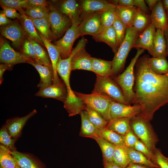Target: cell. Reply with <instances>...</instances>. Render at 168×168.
<instances>
[{
	"instance_id": "1",
	"label": "cell",
	"mask_w": 168,
	"mask_h": 168,
	"mask_svg": "<svg viewBox=\"0 0 168 168\" xmlns=\"http://www.w3.org/2000/svg\"><path fill=\"white\" fill-rule=\"evenodd\" d=\"M148 56L138 58L135 65L132 104L140 107L138 115L150 121L156 111L168 103V73L153 72L148 64Z\"/></svg>"
},
{
	"instance_id": "2",
	"label": "cell",
	"mask_w": 168,
	"mask_h": 168,
	"mask_svg": "<svg viewBox=\"0 0 168 168\" xmlns=\"http://www.w3.org/2000/svg\"><path fill=\"white\" fill-rule=\"evenodd\" d=\"M130 125L138 139L154 153L159 139L150 121L136 115L131 118Z\"/></svg>"
},
{
	"instance_id": "3",
	"label": "cell",
	"mask_w": 168,
	"mask_h": 168,
	"mask_svg": "<svg viewBox=\"0 0 168 168\" xmlns=\"http://www.w3.org/2000/svg\"><path fill=\"white\" fill-rule=\"evenodd\" d=\"M145 50L138 49L134 57L124 71L114 78L121 88L125 100L128 105L132 104L134 97L133 86L135 80L134 67L139 56Z\"/></svg>"
},
{
	"instance_id": "4",
	"label": "cell",
	"mask_w": 168,
	"mask_h": 168,
	"mask_svg": "<svg viewBox=\"0 0 168 168\" xmlns=\"http://www.w3.org/2000/svg\"><path fill=\"white\" fill-rule=\"evenodd\" d=\"M140 33L132 27L127 28L125 38L111 61V77H115L124 68L128 55Z\"/></svg>"
},
{
	"instance_id": "5",
	"label": "cell",
	"mask_w": 168,
	"mask_h": 168,
	"mask_svg": "<svg viewBox=\"0 0 168 168\" xmlns=\"http://www.w3.org/2000/svg\"><path fill=\"white\" fill-rule=\"evenodd\" d=\"M75 95L81 99L85 105L100 113L108 123L110 121L111 101L109 97L101 94L91 93L85 94L74 91Z\"/></svg>"
},
{
	"instance_id": "6",
	"label": "cell",
	"mask_w": 168,
	"mask_h": 168,
	"mask_svg": "<svg viewBox=\"0 0 168 168\" xmlns=\"http://www.w3.org/2000/svg\"><path fill=\"white\" fill-rule=\"evenodd\" d=\"M91 93L106 96L116 102L128 105L119 85L110 77L96 75L94 87Z\"/></svg>"
},
{
	"instance_id": "7",
	"label": "cell",
	"mask_w": 168,
	"mask_h": 168,
	"mask_svg": "<svg viewBox=\"0 0 168 168\" xmlns=\"http://www.w3.org/2000/svg\"><path fill=\"white\" fill-rule=\"evenodd\" d=\"M87 41L82 37L78 42L76 47L72 49L71 55L66 59H62L60 57L57 64L56 69L58 74L62 78L66 87L68 92L67 98L75 99L77 96L72 90L70 84V77L72 58L74 54L81 49L85 47Z\"/></svg>"
},
{
	"instance_id": "8",
	"label": "cell",
	"mask_w": 168,
	"mask_h": 168,
	"mask_svg": "<svg viewBox=\"0 0 168 168\" xmlns=\"http://www.w3.org/2000/svg\"><path fill=\"white\" fill-rule=\"evenodd\" d=\"M49 2L50 12L49 17L51 29L56 40L71 27L72 22L68 17L58 11L52 3Z\"/></svg>"
},
{
	"instance_id": "9",
	"label": "cell",
	"mask_w": 168,
	"mask_h": 168,
	"mask_svg": "<svg viewBox=\"0 0 168 168\" xmlns=\"http://www.w3.org/2000/svg\"><path fill=\"white\" fill-rule=\"evenodd\" d=\"M78 26L77 24H72L63 38L54 43V44L58 48L60 57L62 59H66L71 55L74 42L80 36L78 31Z\"/></svg>"
},
{
	"instance_id": "10",
	"label": "cell",
	"mask_w": 168,
	"mask_h": 168,
	"mask_svg": "<svg viewBox=\"0 0 168 168\" xmlns=\"http://www.w3.org/2000/svg\"><path fill=\"white\" fill-rule=\"evenodd\" d=\"M20 52L14 50L10 44L2 38H0V62L1 63L9 64L12 66L15 64L33 62Z\"/></svg>"
},
{
	"instance_id": "11",
	"label": "cell",
	"mask_w": 168,
	"mask_h": 168,
	"mask_svg": "<svg viewBox=\"0 0 168 168\" xmlns=\"http://www.w3.org/2000/svg\"><path fill=\"white\" fill-rule=\"evenodd\" d=\"M81 21L84 18L97 12L115 8L116 6L108 0H78Z\"/></svg>"
},
{
	"instance_id": "12",
	"label": "cell",
	"mask_w": 168,
	"mask_h": 168,
	"mask_svg": "<svg viewBox=\"0 0 168 168\" xmlns=\"http://www.w3.org/2000/svg\"><path fill=\"white\" fill-rule=\"evenodd\" d=\"M37 87L39 89L35 94L36 96L53 98L63 102L68 96L67 90L62 81L57 83L50 85L40 82Z\"/></svg>"
},
{
	"instance_id": "13",
	"label": "cell",
	"mask_w": 168,
	"mask_h": 168,
	"mask_svg": "<svg viewBox=\"0 0 168 168\" xmlns=\"http://www.w3.org/2000/svg\"><path fill=\"white\" fill-rule=\"evenodd\" d=\"M1 34L9 39L15 48L21 49L23 42L26 37V33L17 21H12L0 27Z\"/></svg>"
},
{
	"instance_id": "14",
	"label": "cell",
	"mask_w": 168,
	"mask_h": 168,
	"mask_svg": "<svg viewBox=\"0 0 168 168\" xmlns=\"http://www.w3.org/2000/svg\"><path fill=\"white\" fill-rule=\"evenodd\" d=\"M52 3L59 12L71 20L72 24L77 25L81 22L78 0H63L54 1Z\"/></svg>"
},
{
	"instance_id": "15",
	"label": "cell",
	"mask_w": 168,
	"mask_h": 168,
	"mask_svg": "<svg viewBox=\"0 0 168 168\" xmlns=\"http://www.w3.org/2000/svg\"><path fill=\"white\" fill-rule=\"evenodd\" d=\"M99 12L91 15L81 21L78 26L80 36L90 35L93 37L100 33L101 24Z\"/></svg>"
},
{
	"instance_id": "16",
	"label": "cell",
	"mask_w": 168,
	"mask_h": 168,
	"mask_svg": "<svg viewBox=\"0 0 168 168\" xmlns=\"http://www.w3.org/2000/svg\"><path fill=\"white\" fill-rule=\"evenodd\" d=\"M156 30L155 26L151 22L144 31L140 34L133 44V48L147 50L148 53L152 56L153 41Z\"/></svg>"
},
{
	"instance_id": "17",
	"label": "cell",
	"mask_w": 168,
	"mask_h": 168,
	"mask_svg": "<svg viewBox=\"0 0 168 168\" xmlns=\"http://www.w3.org/2000/svg\"><path fill=\"white\" fill-rule=\"evenodd\" d=\"M140 111L138 105H127L112 100L111 101V120L120 117H131L138 115Z\"/></svg>"
},
{
	"instance_id": "18",
	"label": "cell",
	"mask_w": 168,
	"mask_h": 168,
	"mask_svg": "<svg viewBox=\"0 0 168 168\" xmlns=\"http://www.w3.org/2000/svg\"><path fill=\"white\" fill-rule=\"evenodd\" d=\"M37 113L34 109L27 115L21 117H15L7 119L5 124L11 137L16 139L27 121Z\"/></svg>"
},
{
	"instance_id": "19",
	"label": "cell",
	"mask_w": 168,
	"mask_h": 168,
	"mask_svg": "<svg viewBox=\"0 0 168 168\" xmlns=\"http://www.w3.org/2000/svg\"><path fill=\"white\" fill-rule=\"evenodd\" d=\"M85 48L81 49L73 55L71 63L72 71L81 69L92 71L93 57L86 51Z\"/></svg>"
},
{
	"instance_id": "20",
	"label": "cell",
	"mask_w": 168,
	"mask_h": 168,
	"mask_svg": "<svg viewBox=\"0 0 168 168\" xmlns=\"http://www.w3.org/2000/svg\"><path fill=\"white\" fill-rule=\"evenodd\" d=\"M151 12L152 22L156 29H160L164 31L168 27V13L166 11L161 0H159Z\"/></svg>"
},
{
	"instance_id": "21",
	"label": "cell",
	"mask_w": 168,
	"mask_h": 168,
	"mask_svg": "<svg viewBox=\"0 0 168 168\" xmlns=\"http://www.w3.org/2000/svg\"><path fill=\"white\" fill-rule=\"evenodd\" d=\"M38 32L43 42L44 46L47 49L51 62L54 73L53 83H59L61 80L58 77L57 71L56 67L60 56V51L55 45L52 43L51 42L47 40L39 32Z\"/></svg>"
},
{
	"instance_id": "22",
	"label": "cell",
	"mask_w": 168,
	"mask_h": 168,
	"mask_svg": "<svg viewBox=\"0 0 168 168\" xmlns=\"http://www.w3.org/2000/svg\"><path fill=\"white\" fill-rule=\"evenodd\" d=\"M93 38L97 41L103 42L108 44L114 54L119 49L116 33L113 26L103 30Z\"/></svg>"
},
{
	"instance_id": "23",
	"label": "cell",
	"mask_w": 168,
	"mask_h": 168,
	"mask_svg": "<svg viewBox=\"0 0 168 168\" xmlns=\"http://www.w3.org/2000/svg\"><path fill=\"white\" fill-rule=\"evenodd\" d=\"M81 119V128L79 135L82 137L94 139L98 137V130L90 121L87 112L84 110L80 114Z\"/></svg>"
},
{
	"instance_id": "24",
	"label": "cell",
	"mask_w": 168,
	"mask_h": 168,
	"mask_svg": "<svg viewBox=\"0 0 168 168\" xmlns=\"http://www.w3.org/2000/svg\"><path fill=\"white\" fill-rule=\"evenodd\" d=\"M18 11L21 15V19L20 20L21 26L26 34L36 40L43 46H44L43 42L36 30L33 21L26 15L24 10L21 9Z\"/></svg>"
},
{
	"instance_id": "25",
	"label": "cell",
	"mask_w": 168,
	"mask_h": 168,
	"mask_svg": "<svg viewBox=\"0 0 168 168\" xmlns=\"http://www.w3.org/2000/svg\"><path fill=\"white\" fill-rule=\"evenodd\" d=\"M136 10L137 7H135L117 6L115 8L116 16L127 28L132 27L133 21Z\"/></svg>"
},
{
	"instance_id": "26",
	"label": "cell",
	"mask_w": 168,
	"mask_h": 168,
	"mask_svg": "<svg viewBox=\"0 0 168 168\" xmlns=\"http://www.w3.org/2000/svg\"><path fill=\"white\" fill-rule=\"evenodd\" d=\"M112 61H108L96 58L92 61V72L96 75L102 77H111L112 72Z\"/></svg>"
},
{
	"instance_id": "27",
	"label": "cell",
	"mask_w": 168,
	"mask_h": 168,
	"mask_svg": "<svg viewBox=\"0 0 168 168\" xmlns=\"http://www.w3.org/2000/svg\"><path fill=\"white\" fill-rule=\"evenodd\" d=\"M166 42L164 31L156 29L153 41V54L154 57H166Z\"/></svg>"
},
{
	"instance_id": "28",
	"label": "cell",
	"mask_w": 168,
	"mask_h": 168,
	"mask_svg": "<svg viewBox=\"0 0 168 168\" xmlns=\"http://www.w3.org/2000/svg\"><path fill=\"white\" fill-rule=\"evenodd\" d=\"M28 17L33 21L37 31L47 40L50 42L56 40L51 29L49 16L37 19Z\"/></svg>"
},
{
	"instance_id": "29",
	"label": "cell",
	"mask_w": 168,
	"mask_h": 168,
	"mask_svg": "<svg viewBox=\"0 0 168 168\" xmlns=\"http://www.w3.org/2000/svg\"><path fill=\"white\" fill-rule=\"evenodd\" d=\"M27 63L34 67L39 73L40 77V82L49 85L53 83L54 73L52 66L35 61L28 62Z\"/></svg>"
},
{
	"instance_id": "30",
	"label": "cell",
	"mask_w": 168,
	"mask_h": 168,
	"mask_svg": "<svg viewBox=\"0 0 168 168\" xmlns=\"http://www.w3.org/2000/svg\"><path fill=\"white\" fill-rule=\"evenodd\" d=\"M132 118L120 117L111 119L108 123L106 127L124 136L131 128L130 121Z\"/></svg>"
},
{
	"instance_id": "31",
	"label": "cell",
	"mask_w": 168,
	"mask_h": 168,
	"mask_svg": "<svg viewBox=\"0 0 168 168\" xmlns=\"http://www.w3.org/2000/svg\"><path fill=\"white\" fill-rule=\"evenodd\" d=\"M125 148L130 163L142 165L152 168H160L140 152L133 148L125 147Z\"/></svg>"
},
{
	"instance_id": "32",
	"label": "cell",
	"mask_w": 168,
	"mask_h": 168,
	"mask_svg": "<svg viewBox=\"0 0 168 168\" xmlns=\"http://www.w3.org/2000/svg\"><path fill=\"white\" fill-rule=\"evenodd\" d=\"M151 22L150 14H147L137 8L136 12L133 21L132 27L141 33Z\"/></svg>"
},
{
	"instance_id": "33",
	"label": "cell",
	"mask_w": 168,
	"mask_h": 168,
	"mask_svg": "<svg viewBox=\"0 0 168 168\" xmlns=\"http://www.w3.org/2000/svg\"><path fill=\"white\" fill-rule=\"evenodd\" d=\"M147 62L152 70L159 74L168 73V62L166 57H147Z\"/></svg>"
},
{
	"instance_id": "34",
	"label": "cell",
	"mask_w": 168,
	"mask_h": 168,
	"mask_svg": "<svg viewBox=\"0 0 168 168\" xmlns=\"http://www.w3.org/2000/svg\"><path fill=\"white\" fill-rule=\"evenodd\" d=\"M97 143L101 151L103 161L113 162L116 146L99 136L94 139Z\"/></svg>"
},
{
	"instance_id": "35",
	"label": "cell",
	"mask_w": 168,
	"mask_h": 168,
	"mask_svg": "<svg viewBox=\"0 0 168 168\" xmlns=\"http://www.w3.org/2000/svg\"><path fill=\"white\" fill-rule=\"evenodd\" d=\"M99 136L115 146H124V136L107 128L99 130Z\"/></svg>"
},
{
	"instance_id": "36",
	"label": "cell",
	"mask_w": 168,
	"mask_h": 168,
	"mask_svg": "<svg viewBox=\"0 0 168 168\" xmlns=\"http://www.w3.org/2000/svg\"><path fill=\"white\" fill-rule=\"evenodd\" d=\"M113 162L121 168H126L130 163L125 146H116Z\"/></svg>"
},
{
	"instance_id": "37",
	"label": "cell",
	"mask_w": 168,
	"mask_h": 168,
	"mask_svg": "<svg viewBox=\"0 0 168 168\" xmlns=\"http://www.w3.org/2000/svg\"><path fill=\"white\" fill-rule=\"evenodd\" d=\"M11 151L0 145V168H16L17 162L11 154Z\"/></svg>"
},
{
	"instance_id": "38",
	"label": "cell",
	"mask_w": 168,
	"mask_h": 168,
	"mask_svg": "<svg viewBox=\"0 0 168 168\" xmlns=\"http://www.w3.org/2000/svg\"><path fill=\"white\" fill-rule=\"evenodd\" d=\"M84 110L87 112L90 121L98 130L106 127L108 122L100 113L85 105Z\"/></svg>"
},
{
	"instance_id": "39",
	"label": "cell",
	"mask_w": 168,
	"mask_h": 168,
	"mask_svg": "<svg viewBox=\"0 0 168 168\" xmlns=\"http://www.w3.org/2000/svg\"><path fill=\"white\" fill-rule=\"evenodd\" d=\"M26 36L33 44L39 60L45 65L52 66L49 55L43 48V46L36 40L26 34Z\"/></svg>"
},
{
	"instance_id": "40",
	"label": "cell",
	"mask_w": 168,
	"mask_h": 168,
	"mask_svg": "<svg viewBox=\"0 0 168 168\" xmlns=\"http://www.w3.org/2000/svg\"><path fill=\"white\" fill-rule=\"evenodd\" d=\"M11 152L21 168H41L35 162L25 154L16 150Z\"/></svg>"
},
{
	"instance_id": "41",
	"label": "cell",
	"mask_w": 168,
	"mask_h": 168,
	"mask_svg": "<svg viewBox=\"0 0 168 168\" xmlns=\"http://www.w3.org/2000/svg\"><path fill=\"white\" fill-rule=\"evenodd\" d=\"M115 8L110 9L99 12L101 24V29L100 32L103 30L113 26L116 16L115 12Z\"/></svg>"
},
{
	"instance_id": "42",
	"label": "cell",
	"mask_w": 168,
	"mask_h": 168,
	"mask_svg": "<svg viewBox=\"0 0 168 168\" xmlns=\"http://www.w3.org/2000/svg\"><path fill=\"white\" fill-rule=\"evenodd\" d=\"M26 15L33 18H40L48 16L50 13L49 7H30L24 10Z\"/></svg>"
},
{
	"instance_id": "43",
	"label": "cell",
	"mask_w": 168,
	"mask_h": 168,
	"mask_svg": "<svg viewBox=\"0 0 168 168\" xmlns=\"http://www.w3.org/2000/svg\"><path fill=\"white\" fill-rule=\"evenodd\" d=\"M20 49V53L26 57L36 62L42 63L38 59L33 44L26 36L23 42Z\"/></svg>"
},
{
	"instance_id": "44",
	"label": "cell",
	"mask_w": 168,
	"mask_h": 168,
	"mask_svg": "<svg viewBox=\"0 0 168 168\" xmlns=\"http://www.w3.org/2000/svg\"><path fill=\"white\" fill-rule=\"evenodd\" d=\"M16 140L11 137L5 125H3L0 130V144L11 151H16L14 146Z\"/></svg>"
},
{
	"instance_id": "45",
	"label": "cell",
	"mask_w": 168,
	"mask_h": 168,
	"mask_svg": "<svg viewBox=\"0 0 168 168\" xmlns=\"http://www.w3.org/2000/svg\"><path fill=\"white\" fill-rule=\"evenodd\" d=\"M113 26L116 33L119 48L125 38L127 27L116 16Z\"/></svg>"
},
{
	"instance_id": "46",
	"label": "cell",
	"mask_w": 168,
	"mask_h": 168,
	"mask_svg": "<svg viewBox=\"0 0 168 168\" xmlns=\"http://www.w3.org/2000/svg\"><path fill=\"white\" fill-rule=\"evenodd\" d=\"M1 6L13 8L16 10L29 7L27 0H0Z\"/></svg>"
},
{
	"instance_id": "47",
	"label": "cell",
	"mask_w": 168,
	"mask_h": 168,
	"mask_svg": "<svg viewBox=\"0 0 168 168\" xmlns=\"http://www.w3.org/2000/svg\"><path fill=\"white\" fill-rule=\"evenodd\" d=\"M133 148L142 153L148 159L157 165L155 154L139 139L136 143Z\"/></svg>"
},
{
	"instance_id": "48",
	"label": "cell",
	"mask_w": 168,
	"mask_h": 168,
	"mask_svg": "<svg viewBox=\"0 0 168 168\" xmlns=\"http://www.w3.org/2000/svg\"><path fill=\"white\" fill-rule=\"evenodd\" d=\"M139 140L131 128L124 136V146L127 147L134 148V146Z\"/></svg>"
},
{
	"instance_id": "49",
	"label": "cell",
	"mask_w": 168,
	"mask_h": 168,
	"mask_svg": "<svg viewBox=\"0 0 168 168\" xmlns=\"http://www.w3.org/2000/svg\"><path fill=\"white\" fill-rule=\"evenodd\" d=\"M154 154L155 155L156 163L160 168H168V157L162 153L159 149L156 148Z\"/></svg>"
},
{
	"instance_id": "50",
	"label": "cell",
	"mask_w": 168,
	"mask_h": 168,
	"mask_svg": "<svg viewBox=\"0 0 168 168\" xmlns=\"http://www.w3.org/2000/svg\"><path fill=\"white\" fill-rule=\"evenodd\" d=\"M3 9L1 11V13H3L7 17L11 19L17 18L19 20L21 19V15L16 9L10 7L1 6Z\"/></svg>"
},
{
	"instance_id": "51",
	"label": "cell",
	"mask_w": 168,
	"mask_h": 168,
	"mask_svg": "<svg viewBox=\"0 0 168 168\" xmlns=\"http://www.w3.org/2000/svg\"><path fill=\"white\" fill-rule=\"evenodd\" d=\"M29 7H49V2L45 0H27Z\"/></svg>"
},
{
	"instance_id": "52",
	"label": "cell",
	"mask_w": 168,
	"mask_h": 168,
	"mask_svg": "<svg viewBox=\"0 0 168 168\" xmlns=\"http://www.w3.org/2000/svg\"><path fill=\"white\" fill-rule=\"evenodd\" d=\"M12 66L7 64L1 63L0 64V84H2L4 80L3 75L7 70L11 69Z\"/></svg>"
},
{
	"instance_id": "53",
	"label": "cell",
	"mask_w": 168,
	"mask_h": 168,
	"mask_svg": "<svg viewBox=\"0 0 168 168\" xmlns=\"http://www.w3.org/2000/svg\"><path fill=\"white\" fill-rule=\"evenodd\" d=\"M13 21L7 17L3 13H0V25L1 26L8 24Z\"/></svg>"
},
{
	"instance_id": "54",
	"label": "cell",
	"mask_w": 168,
	"mask_h": 168,
	"mask_svg": "<svg viewBox=\"0 0 168 168\" xmlns=\"http://www.w3.org/2000/svg\"><path fill=\"white\" fill-rule=\"evenodd\" d=\"M159 0H145L146 4L148 5L150 11H151Z\"/></svg>"
},
{
	"instance_id": "55",
	"label": "cell",
	"mask_w": 168,
	"mask_h": 168,
	"mask_svg": "<svg viewBox=\"0 0 168 168\" xmlns=\"http://www.w3.org/2000/svg\"><path fill=\"white\" fill-rule=\"evenodd\" d=\"M103 161L104 168H121L113 162Z\"/></svg>"
},
{
	"instance_id": "56",
	"label": "cell",
	"mask_w": 168,
	"mask_h": 168,
	"mask_svg": "<svg viewBox=\"0 0 168 168\" xmlns=\"http://www.w3.org/2000/svg\"><path fill=\"white\" fill-rule=\"evenodd\" d=\"M126 168H152L145 165L130 163Z\"/></svg>"
},
{
	"instance_id": "57",
	"label": "cell",
	"mask_w": 168,
	"mask_h": 168,
	"mask_svg": "<svg viewBox=\"0 0 168 168\" xmlns=\"http://www.w3.org/2000/svg\"><path fill=\"white\" fill-rule=\"evenodd\" d=\"M164 33L166 42V55L168 56V27L164 30Z\"/></svg>"
},
{
	"instance_id": "58",
	"label": "cell",
	"mask_w": 168,
	"mask_h": 168,
	"mask_svg": "<svg viewBox=\"0 0 168 168\" xmlns=\"http://www.w3.org/2000/svg\"><path fill=\"white\" fill-rule=\"evenodd\" d=\"M161 1L166 11L168 13V0H162Z\"/></svg>"
},
{
	"instance_id": "59",
	"label": "cell",
	"mask_w": 168,
	"mask_h": 168,
	"mask_svg": "<svg viewBox=\"0 0 168 168\" xmlns=\"http://www.w3.org/2000/svg\"><path fill=\"white\" fill-rule=\"evenodd\" d=\"M16 168H21L20 166L18 165L17 164L16 167Z\"/></svg>"
}]
</instances>
